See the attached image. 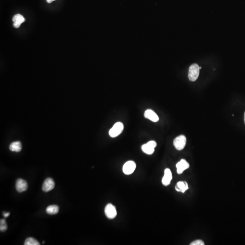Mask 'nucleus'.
I'll use <instances>...</instances> for the list:
<instances>
[{"mask_svg":"<svg viewBox=\"0 0 245 245\" xmlns=\"http://www.w3.org/2000/svg\"><path fill=\"white\" fill-rule=\"evenodd\" d=\"M172 179V174L170 169L166 168L164 171V176L162 179V183L164 186H168L170 184Z\"/></svg>","mask_w":245,"mask_h":245,"instance_id":"9","label":"nucleus"},{"mask_svg":"<svg viewBox=\"0 0 245 245\" xmlns=\"http://www.w3.org/2000/svg\"><path fill=\"white\" fill-rule=\"evenodd\" d=\"M22 149L21 143L20 141L14 142L10 144L9 149L12 152H19Z\"/></svg>","mask_w":245,"mask_h":245,"instance_id":"14","label":"nucleus"},{"mask_svg":"<svg viewBox=\"0 0 245 245\" xmlns=\"http://www.w3.org/2000/svg\"><path fill=\"white\" fill-rule=\"evenodd\" d=\"M205 244L202 240H197L194 241L193 242H192L190 245H204Z\"/></svg>","mask_w":245,"mask_h":245,"instance_id":"18","label":"nucleus"},{"mask_svg":"<svg viewBox=\"0 0 245 245\" xmlns=\"http://www.w3.org/2000/svg\"><path fill=\"white\" fill-rule=\"evenodd\" d=\"M105 212L107 218L110 219L115 218L117 214L116 208L111 203L106 205L105 209Z\"/></svg>","mask_w":245,"mask_h":245,"instance_id":"4","label":"nucleus"},{"mask_svg":"<svg viewBox=\"0 0 245 245\" xmlns=\"http://www.w3.org/2000/svg\"><path fill=\"white\" fill-rule=\"evenodd\" d=\"M157 146V143L154 141H150L147 143L143 145L142 150L144 153L147 154H152L154 152V149Z\"/></svg>","mask_w":245,"mask_h":245,"instance_id":"5","label":"nucleus"},{"mask_svg":"<svg viewBox=\"0 0 245 245\" xmlns=\"http://www.w3.org/2000/svg\"><path fill=\"white\" fill-rule=\"evenodd\" d=\"M199 69H201V67H199Z\"/></svg>","mask_w":245,"mask_h":245,"instance_id":"22","label":"nucleus"},{"mask_svg":"<svg viewBox=\"0 0 245 245\" xmlns=\"http://www.w3.org/2000/svg\"><path fill=\"white\" fill-rule=\"evenodd\" d=\"M8 226L5 219H1L0 221V230L1 232H4L7 230Z\"/></svg>","mask_w":245,"mask_h":245,"instance_id":"17","label":"nucleus"},{"mask_svg":"<svg viewBox=\"0 0 245 245\" xmlns=\"http://www.w3.org/2000/svg\"><path fill=\"white\" fill-rule=\"evenodd\" d=\"M59 211V208L58 206L55 205L48 206L46 209V212L47 213H48V214H50V215L56 214L58 213Z\"/></svg>","mask_w":245,"mask_h":245,"instance_id":"15","label":"nucleus"},{"mask_svg":"<svg viewBox=\"0 0 245 245\" xmlns=\"http://www.w3.org/2000/svg\"><path fill=\"white\" fill-rule=\"evenodd\" d=\"M136 167V164L134 161H128L123 166V171L125 174H131L134 172Z\"/></svg>","mask_w":245,"mask_h":245,"instance_id":"6","label":"nucleus"},{"mask_svg":"<svg viewBox=\"0 0 245 245\" xmlns=\"http://www.w3.org/2000/svg\"><path fill=\"white\" fill-rule=\"evenodd\" d=\"M145 117L154 122H157L159 120V117L151 109H147L145 112Z\"/></svg>","mask_w":245,"mask_h":245,"instance_id":"11","label":"nucleus"},{"mask_svg":"<svg viewBox=\"0 0 245 245\" xmlns=\"http://www.w3.org/2000/svg\"><path fill=\"white\" fill-rule=\"evenodd\" d=\"M55 183L51 178H47L43 184L42 190L44 192H48L54 189Z\"/></svg>","mask_w":245,"mask_h":245,"instance_id":"7","label":"nucleus"},{"mask_svg":"<svg viewBox=\"0 0 245 245\" xmlns=\"http://www.w3.org/2000/svg\"><path fill=\"white\" fill-rule=\"evenodd\" d=\"M14 22L13 26L15 28H18L20 27L21 24L25 21V18L20 14H17L14 16L12 18Z\"/></svg>","mask_w":245,"mask_h":245,"instance_id":"12","label":"nucleus"},{"mask_svg":"<svg viewBox=\"0 0 245 245\" xmlns=\"http://www.w3.org/2000/svg\"><path fill=\"white\" fill-rule=\"evenodd\" d=\"M25 245H39V242L33 238L29 237L26 240L24 243Z\"/></svg>","mask_w":245,"mask_h":245,"instance_id":"16","label":"nucleus"},{"mask_svg":"<svg viewBox=\"0 0 245 245\" xmlns=\"http://www.w3.org/2000/svg\"><path fill=\"white\" fill-rule=\"evenodd\" d=\"M244 122H245V114H244Z\"/></svg>","mask_w":245,"mask_h":245,"instance_id":"21","label":"nucleus"},{"mask_svg":"<svg viewBox=\"0 0 245 245\" xmlns=\"http://www.w3.org/2000/svg\"><path fill=\"white\" fill-rule=\"evenodd\" d=\"M199 66L197 64H193L190 66L188 75L189 80L196 81L199 75Z\"/></svg>","mask_w":245,"mask_h":245,"instance_id":"1","label":"nucleus"},{"mask_svg":"<svg viewBox=\"0 0 245 245\" xmlns=\"http://www.w3.org/2000/svg\"><path fill=\"white\" fill-rule=\"evenodd\" d=\"M54 1H55V0H46L47 2L49 3H51V2H53Z\"/></svg>","mask_w":245,"mask_h":245,"instance_id":"20","label":"nucleus"},{"mask_svg":"<svg viewBox=\"0 0 245 245\" xmlns=\"http://www.w3.org/2000/svg\"><path fill=\"white\" fill-rule=\"evenodd\" d=\"M44 243H45V242H43V244H44Z\"/></svg>","mask_w":245,"mask_h":245,"instance_id":"23","label":"nucleus"},{"mask_svg":"<svg viewBox=\"0 0 245 245\" xmlns=\"http://www.w3.org/2000/svg\"><path fill=\"white\" fill-rule=\"evenodd\" d=\"M188 189V184L184 181H180L176 183L175 189L176 191L185 192Z\"/></svg>","mask_w":245,"mask_h":245,"instance_id":"13","label":"nucleus"},{"mask_svg":"<svg viewBox=\"0 0 245 245\" xmlns=\"http://www.w3.org/2000/svg\"><path fill=\"white\" fill-rule=\"evenodd\" d=\"M176 167L177 173L180 174L184 171L189 168V164L185 159H181L180 162L176 163Z\"/></svg>","mask_w":245,"mask_h":245,"instance_id":"10","label":"nucleus"},{"mask_svg":"<svg viewBox=\"0 0 245 245\" xmlns=\"http://www.w3.org/2000/svg\"><path fill=\"white\" fill-rule=\"evenodd\" d=\"M16 188L17 192H19L26 191L28 188L27 182L22 179H18L16 182Z\"/></svg>","mask_w":245,"mask_h":245,"instance_id":"8","label":"nucleus"},{"mask_svg":"<svg viewBox=\"0 0 245 245\" xmlns=\"http://www.w3.org/2000/svg\"><path fill=\"white\" fill-rule=\"evenodd\" d=\"M10 214V212H4L3 213V215L4 216V217L5 218H6V217H8L9 216Z\"/></svg>","mask_w":245,"mask_h":245,"instance_id":"19","label":"nucleus"},{"mask_svg":"<svg viewBox=\"0 0 245 245\" xmlns=\"http://www.w3.org/2000/svg\"><path fill=\"white\" fill-rule=\"evenodd\" d=\"M124 129V125L121 122H117L115 123L112 128L109 131V135L111 137H116L121 134Z\"/></svg>","mask_w":245,"mask_h":245,"instance_id":"2","label":"nucleus"},{"mask_svg":"<svg viewBox=\"0 0 245 245\" xmlns=\"http://www.w3.org/2000/svg\"><path fill=\"white\" fill-rule=\"evenodd\" d=\"M186 142V137L184 135H180L175 138L174 141V145L176 149L181 150L185 147Z\"/></svg>","mask_w":245,"mask_h":245,"instance_id":"3","label":"nucleus"}]
</instances>
